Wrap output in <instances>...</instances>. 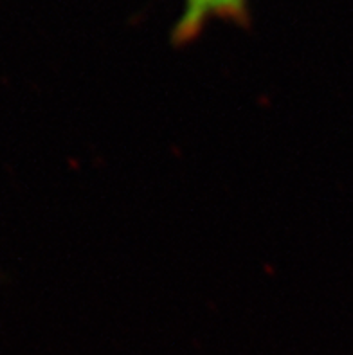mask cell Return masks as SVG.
I'll list each match as a JSON object with an SVG mask.
<instances>
[{"label":"cell","mask_w":353,"mask_h":355,"mask_svg":"<svg viewBox=\"0 0 353 355\" xmlns=\"http://www.w3.org/2000/svg\"><path fill=\"white\" fill-rule=\"evenodd\" d=\"M211 20L249 27V0H184L180 17L171 31L175 45H189L204 33Z\"/></svg>","instance_id":"cell-1"}]
</instances>
